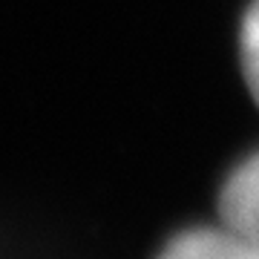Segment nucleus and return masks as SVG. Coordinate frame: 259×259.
Returning a JSON list of instances; mask_svg holds the SVG:
<instances>
[{
    "mask_svg": "<svg viewBox=\"0 0 259 259\" xmlns=\"http://www.w3.org/2000/svg\"><path fill=\"white\" fill-rule=\"evenodd\" d=\"M158 259H259V236L233 228H196L179 233Z\"/></svg>",
    "mask_w": 259,
    "mask_h": 259,
    "instance_id": "obj_1",
    "label": "nucleus"
},
{
    "mask_svg": "<svg viewBox=\"0 0 259 259\" xmlns=\"http://www.w3.org/2000/svg\"><path fill=\"white\" fill-rule=\"evenodd\" d=\"M219 219L248 236H259V153L233 170L219 193Z\"/></svg>",
    "mask_w": 259,
    "mask_h": 259,
    "instance_id": "obj_2",
    "label": "nucleus"
},
{
    "mask_svg": "<svg viewBox=\"0 0 259 259\" xmlns=\"http://www.w3.org/2000/svg\"><path fill=\"white\" fill-rule=\"evenodd\" d=\"M239 52H242V72H245L248 90L259 104V0L250 3L245 18H242Z\"/></svg>",
    "mask_w": 259,
    "mask_h": 259,
    "instance_id": "obj_3",
    "label": "nucleus"
}]
</instances>
